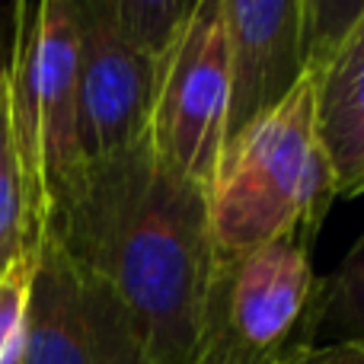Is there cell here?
Returning a JSON list of instances; mask_svg holds the SVG:
<instances>
[{"mask_svg":"<svg viewBox=\"0 0 364 364\" xmlns=\"http://www.w3.org/2000/svg\"><path fill=\"white\" fill-rule=\"evenodd\" d=\"M45 230L119 297L154 361L201 364L218 275L208 188L166 170L144 138L90 164Z\"/></svg>","mask_w":364,"mask_h":364,"instance_id":"cell-1","label":"cell"},{"mask_svg":"<svg viewBox=\"0 0 364 364\" xmlns=\"http://www.w3.org/2000/svg\"><path fill=\"white\" fill-rule=\"evenodd\" d=\"M333 198L336 173L316 138L314 83L252 125L220 157L208 188V220L218 259H233L272 240L314 243Z\"/></svg>","mask_w":364,"mask_h":364,"instance_id":"cell-2","label":"cell"},{"mask_svg":"<svg viewBox=\"0 0 364 364\" xmlns=\"http://www.w3.org/2000/svg\"><path fill=\"white\" fill-rule=\"evenodd\" d=\"M6 106L26 186L32 250L48 218L87 173L77 109V4L38 0L13 10Z\"/></svg>","mask_w":364,"mask_h":364,"instance_id":"cell-3","label":"cell"},{"mask_svg":"<svg viewBox=\"0 0 364 364\" xmlns=\"http://www.w3.org/2000/svg\"><path fill=\"white\" fill-rule=\"evenodd\" d=\"M320 278L304 240H272L233 259H218L205 355L233 364H275L316 346Z\"/></svg>","mask_w":364,"mask_h":364,"instance_id":"cell-4","label":"cell"},{"mask_svg":"<svg viewBox=\"0 0 364 364\" xmlns=\"http://www.w3.org/2000/svg\"><path fill=\"white\" fill-rule=\"evenodd\" d=\"M227 119L224 0H198L179 45L157 77L151 151L176 176L211 188Z\"/></svg>","mask_w":364,"mask_h":364,"instance_id":"cell-5","label":"cell"},{"mask_svg":"<svg viewBox=\"0 0 364 364\" xmlns=\"http://www.w3.org/2000/svg\"><path fill=\"white\" fill-rule=\"evenodd\" d=\"M77 4V109L83 160L102 164L151 132L160 70L115 32L109 0Z\"/></svg>","mask_w":364,"mask_h":364,"instance_id":"cell-6","label":"cell"},{"mask_svg":"<svg viewBox=\"0 0 364 364\" xmlns=\"http://www.w3.org/2000/svg\"><path fill=\"white\" fill-rule=\"evenodd\" d=\"M227 119L220 157L304 80L301 0H224Z\"/></svg>","mask_w":364,"mask_h":364,"instance_id":"cell-7","label":"cell"},{"mask_svg":"<svg viewBox=\"0 0 364 364\" xmlns=\"http://www.w3.org/2000/svg\"><path fill=\"white\" fill-rule=\"evenodd\" d=\"M19 364H90L80 272L48 230L36 243Z\"/></svg>","mask_w":364,"mask_h":364,"instance_id":"cell-8","label":"cell"},{"mask_svg":"<svg viewBox=\"0 0 364 364\" xmlns=\"http://www.w3.org/2000/svg\"><path fill=\"white\" fill-rule=\"evenodd\" d=\"M314 83V122L339 195L364 192V16Z\"/></svg>","mask_w":364,"mask_h":364,"instance_id":"cell-9","label":"cell"},{"mask_svg":"<svg viewBox=\"0 0 364 364\" xmlns=\"http://www.w3.org/2000/svg\"><path fill=\"white\" fill-rule=\"evenodd\" d=\"M80 272V269H77ZM83 310H87L90 364H157L141 329L122 301L93 275H83Z\"/></svg>","mask_w":364,"mask_h":364,"instance_id":"cell-10","label":"cell"},{"mask_svg":"<svg viewBox=\"0 0 364 364\" xmlns=\"http://www.w3.org/2000/svg\"><path fill=\"white\" fill-rule=\"evenodd\" d=\"M198 0H109L115 32L132 51L164 68L179 45Z\"/></svg>","mask_w":364,"mask_h":364,"instance_id":"cell-11","label":"cell"},{"mask_svg":"<svg viewBox=\"0 0 364 364\" xmlns=\"http://www.w3.org/2000/svg\"><path fill=\"white\" fill-rule=\"evenodd\" d=\"M32 252L29 211H26V186L19 170L16 144L10 128V106H6V70L0 64V275L13 262Z\"/></svg>","mask_w":364,"mask_h":364,"instance_id":"cell-12","label":"cell"},{"mask_svg":"<svg viewBox=\"0 0 364 364\" xmlns=\"http://www.w3.org/2000/svg\"><path fill=\"white\" fill-rule=\"evenodd\" d=\"M361 16L364 0H301V64L307 80L329 68Z\"/></svg>","mask_w":364,"mask_h":364,"instance_id":"cell-13","label":"cell"},{"mask_svg":"<svg viewBox=\"0 0 364 364\" xmlns=\"http://www.w3.org/2000/svg\"><path fill=\"white\" fill-rule=\"evenodd\" d=\"M336 333V342H355L364 348V233L346 252L336 272L320 282V326L316 333Z\"/></svg>","mask_w":364,"mask_h":364,"instance_id":"cell-14","label":"cell"},{"mask_svg":"<svg viewBox=\"0 0 364 364\" xmlns=\"http://www.w3.org/2000/svg\"><path fill=\"white\" fill-rule=\"evenodd\" d=\"M32 265H36V250L26 252L0 275V364H19L23 358Z\"/></svg>","mask_w":364,"mask_h":364,"instance_id":"cell-15","label":"cell"},{"mask_svg":"<svg viewBox=\"0 0 364 364\" xmlns=\"http://www.w3.org/2000/svg\"><path fill=\"white\" fill-rule=\"evenodd\" d=\"M275 364H364V348L355 342H329V346H304Z\"/></svg>","mask_w":364,"mask_h":364,"instance_id":"cell-16","label":"cell"},{"mask_svg":"<svg viewBox=\"0 0 364 364\" xmlns=\"http://www.w3.org/2000/svg\"><path fill=\"white\" fill-rule=\"evenodd\" d=\"M201 364H233V361H224V358H218V355H205Z\"/></svg>","mask_w":364,"mask_h":364,"instance_id":"cell-17","label":"cell"}]
</instances>
